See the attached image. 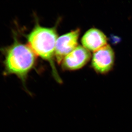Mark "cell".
Masks as SVG:
<instances>
[{"mask_svg": "<svg viewBox=\"0 0 132 132\" xmlns=\"http://www.w3.org/2000/svg\"><path fill=\"white\" fill-rule=\"evenodd\" d=\"M80 29H77L60 36L55 46V57L58 64H61L65 57L78 46Z\"/></svg>", "mask_w": 132, "mask_h": 132, "instance_id": "obj_4", "label": "cell"}, {"mask_svg": "<svg viewBox=\"0 0 132 132\" xmlns=\"http://www.w3.org/2000/svg\"><path fill=\"white\" fill-rule=\"evenodd\" d=\"M56 27H46L37 22L27 38L29 47L36 56L48 62L54 79L61 83V79L55 64V46L58 38Z\"/></svg>", "mask_w": 132, "mask_h": 132, "instance_id": "obj_2", "label": "cell"}, {"mask_svg": "<svg viewBox=\"0 0 132 132\" xmlns=\"http://www.w3.org/2000/svg\"><path fill=\"white\" fill-rule=\"evenodd\" d=\"M114 59L113 49L108 44L94 53L92 57V67L97 73L106 74L113 68Z\"/></svg>", "mask_w": 132, "mask_h": 132, "instance_id": "obj_3", "label": "cell"}, {"mask_svg": "<svg viewBox=\"0 0 132 132\" xmlns=\"http://www.w3.org/2000/svg\"><path fill=\"white\" fill-rule=\"evenodd\" d=\"M81 42L82 46L94 53L108 45V39L102 31L98 29L92 28L83 35Z\"/></svg>", "mask_w": 132, "mask_h": 132, "instance_id": "obj_6", "label": "cell"}, {"mask_svg": "<svg viewBox=\"0 0 132 132\" xmlns=\"http://www.w3.org/2000/svg\"><path fill=\"white\" fill-rule=\"evenodd\" d=\"M90 52L81 45H78L73 51L63 59L62 67L67 71H75L82 68L90 60Z\"/></svg>", "mask_w": 132, "mask_h": 132, "instance_id": "obj_5", "label": "cell"}, {"mask_svg": "<svg viewBox=\"0 0 132 132\" xmlns=\"http://www.w3.org/2000/svg\"><path fill=\"white\" fill-rule=\"evenodd\" d=\"M3 51L5 56L4 74L16 75L27 91L26 80L28 73L35 65L36 55L28 45L21 43L15 37L12 45Z\"/></svg>", "mask_w": 132, "mask_h": 132, "instance_id": "obj_1", "label": "cell"}]
</instances>
